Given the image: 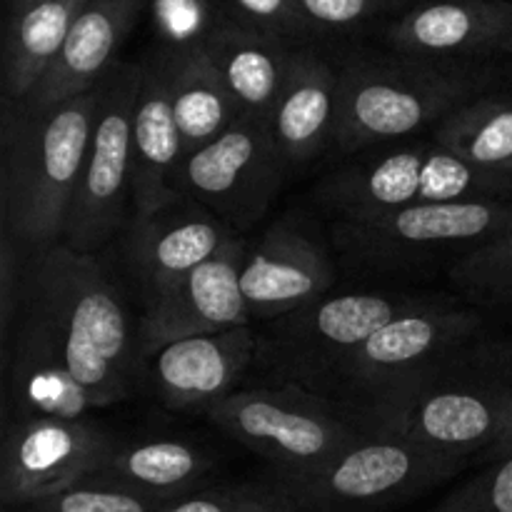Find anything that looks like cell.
I'll return each mask as SVG.
<instances>
[{"mask_svg":"<svg viewBox=\"0 0 512 512\" xmlns=\"http://www.w3.org/2000/svg\"><path fill=\"white\" fill-rule=\"evenodd\" d=\"M100 85L45 110L3 105L0 228L18 240L28 260L63 243L93 133Z\"/></svg>","mask_w":512,"mask_h":512,"instance_id":"6da1fadb","label":"cell"},{"mask_svg":"<svg viewBox=\"0 0 512 512\" xmlns=\"http://www.w3.org/2000/svg\"><path fill=\"white\" fill-rule=\"evenodd\" d=\"M28 295L48 318L93 408L128 400L138 378V333L98 255L55 245L30 260Z\"/></svg>","mask_w":512,"mask_h":512,"instance_id":"7a4b0ae2","label":"cell"},{"mask_svg":"<svg viewBox=\"0 0 512 512\" xmlns=\"http://www.w3.org/2000/svg\"><path fill=\"white\" fill-rule=\"evenodd\" d=\"M493 65H453L403 53H358L338 70V155H358L433 130L445 115L493 90Z\"/></svg>","mask_w":512,"mask_h":512,"instance_id":"3957f363","label":"cell"},{"mask_svg":"<svg viewBox=\"0 0 512 512\" xmlns=\"http://www.w3.org/2000/svg\"><path fill=\"white\" fill-rule=\"evenodd\" d=\"M510 398L512 340L480 335L450 353L370 428L470 460L500 438Z\"/></svg>","mask_w":512,"mask_h":512,"instance_id":"277c9868","label":"cell"},{"mask_svg":"<svg viewBox=\"0 0 512 512\" xmlns=\"http://www.w3.org/2000/svg\"><path fill=\"white\" fill-rule=\"evenodd\" d=\"M483 330L480 308L435 295L430 303L385 323L350 353L325 385L323 398L348 408L370 428L378 415Z\"/></svg>","mask_w":512,"mask_h":512,"instance_id":"5b68a950","label":"cell"},{"mask_svg":"<svg viewBox=\"0 0 512 512\" xmlns=\"http://www.w3.org/2000/svg\"><path fill=\"white\" fill-rule=\"evenodd\" d=\"M480 198L510 200L512 185L465 165L430 133L358 153L315 188V200L333 220Z\"/></svg>","mask_w":512,"mask_h":512,"instance_id":"8992f818","label":"cell"},{"mask_svg":"<svg viewBox=\"0 0 512 512\" xmlns=\"http://www.w3.org/2000/svg\"><path fill=\"white\" fill-rule=\"evenodd\" d=\"M203 418L263 458L278 483L323 468L375 433L343 405L288 383L235 390L205 410Z\"/></svg>","mask_w":512,"mask_h":512,"instance_id":"52a82bcc","label":"cell"},{"mask_svg":"<svg viewBox=\"0 0 512 512\" xmlns=\"http://www.w3.org/2000/svg\"><path fill=\"white\" fill-rule=\"evenodd\" d=\"M510 225L512 198L453 200L365 218L333 220L330 240L355 270L413 273L445 260L453 265Z\"/></svg>","mask_w":512,"mask_h":512,"instance_id":"ba28073f","label":"cell"},{"mask_svg":"<svg viewBox=\"0 0 512 512\" xmlns=\"http://www.w3.org/2000/svg\"><path fill=\"white\" fill-rule=\"evenodd\" d=\"M435 295L408 290H358L323 295L295 313L273 320L263 335L260 363L278 383L323 395L335 370L385 323L430 303Z\"/></svg>","mask_w":512,"mask_h":512,"instance_id":"9c48e42d","label":"cell"},{"mask_svg":"<svg viewBox=\"0 0 512 512\" xmlns=\"http://www.w3.org/2000/svg\"><path fill=\"white\" fill-rule=\"evenodd\" d=\"M470 460L370 433L303 478L278 483L303 512H375L455 478Z\"/></svg>","mask_w":512,"mask_h":512,"instance_id":"30bf717a","label":"cell"},{"mask_svg":"<svg viewBox=\"0 0 512 512\" xmlns=\"http://www.w3.org/2000/svg\"><path fill=\"white\" fill-rule=\"evenodd\" d=\"M140 83L143 63H118L100 85L93 133L63 235V245L78 253L98 255L130 223L133 113Z\"/></svg>","mask_w":512,"mask_h":512,"instance_id":"8fae6325","label":"cell"},{"mask_svg":"<svg viewBox=\"0 0 512 512\" xmlns=\"http://www.w3.org/2000/svg\"><path fill=\"white\" fill-rule=\"evenodd\" d=\"M288 175L270 120L240 115L220 138L185 155L178 193L243 235L265 218Z\"/></svg>","mask_w":512,"mask_h":512,"instance_id":"7c38bea8","label":"cell"},{"mask_svg":"<svg viewBox=\"0 0 512 512\" xmlns=\"http://www.w3.org/2000/svg\"><path fill=\"white\" fill-rule=\"evenodd\" d=\"M118 440L83 420L28 418L3 423L0 450V505L20 510L55 493L93 480Z\"/></svg>","mask_w":512,"mask_h":512,"instance_id":"4fadbf2b","label":"cell"},{"mask_svg":"<svg viewBox=\"0 0 512 512\" xmlns=\"http://www.w3.org/2000/svg\"><path fill=\"white\" fill-rule=\"evenodd\" d=\"M338 280L335 260L313 225L300 213H285L248 248L243 295L250 318L273 320L323 298Z\"/></svg>","mask_w":512,"mask_h":512,"instance_id":"5bb4252c","label":"cell"},{"mask_svg":"<svg viewBox=\"0 0 512 512\" xmlns=\"http://www.w3.org/2000/svg\"><path fill=\"white\" fill-rule=\"evenodd\" d=\"M235 235L233 228L185 195L153 213L130 215L125 228V268L143 308L178 288Z\"/></svg>","mask_w":512,"mask_h":512,"instance_id":"9a60e30c","label":"cell"},{"mask_svg":"<svg viewBox=\"0 0 512 512\" xmlns=\"http://www.w3.org/2000/svg\"><path fill=\"white\" fill-rule=\"evenodd\" d=\"M245 255L248 243L243 235H235L178 288L143 308L138 323L143 360L175 340L250 325L253 318L243 295Z\"/></svg>","mask_w":512,"mask_h":512,"instance_id":"2e32d148","label":"cell"},{"mask_svg":"<svg viewBox=\"0 0 512 512\" xmlns=\"http://www.w3.org/2000/svg\"><path fill=\"white\" fill-rule=\"evenodd\" d=\"M385 38L413 58L490 65L512 53V0H425L390 23Z\"/></svg>","mask_w":512,"mask_h":512,"instance_id":"e0dca14e","label":"cell"},{"mask_svg":"<svg viewBox=\"0 0 512 512\" xmlns=\"http://www.w3.org/2000/svg\"><path fill=\"white\" fill-rule=\"evenodd\" d=\"M3 415L8 420H83L93 413L40 305L25 293L13 343L3 353Z\"/></svg>","mask_w":512,"mask_h":512,"instance_id":"ac0fdd59","label":"cell"},{"mask_svg":"<svg viewBox=\"0 0 512 512\" xmlns=\"http://www.w3.org/2000/svg\"><path fill=\"white\" fill-rule=\"evenodd\" d=\"M263 335L253 325L175 340L148 358L150 383L168 410L198 413L240 390L248 368L260 360Z\"/></svg>","mask_w":512,"mask_h":512,"instance_id":"d6986e66","label":"cell"},{"mask_svg":"<svg viewBox=\"0 0 512 512\" xmlns=\"http://www.w3.org/2000/svg\"><path fill=\"white\" fill-rule=\"evenodd\" d=\"M150 0H88L75 15L63 48L23 108L45 110L98 88Z\"/></svg>","mask_w":512,"mask_h":512,"instance_id":"ffe728a7","label":"cell"},{"mask_svg":"<svg viewBox=\"0 0 512 512\" xmlns=\"http://www.w3.org/2000/svg\"><path fill=\"white\" fill-rule=\"evenodd\" d=\"M185 160L183 135L175 120L163 55L143 63L138 103L133 113V163L130 193L133 213L143 215L173 205L178 193V173Z\"/></svg>","mask_w":512,"mask_h":512,"instance_id":"44dd1931","label":"cell"},{"mask_svg":"<svg viewBox=\"0 0 512 512\" xmlns=\"http://www.w3.org/2000/svg\"><path fill=\"white\" fill-rule=\"evenodd\" d=\"M338 70L315 50L293 48L270 125L290 173H300L333 145Z\"/></svg>","mask_w":512,"mask_h":512,"instance_id":"7402d4cb","label":"cell"},{"mask_svg":"<svg viewBox=\"0 0 512 512\" xmlns=\"http://www.w3.org/2000/svg\"><path fill=\"white\" fill-rule=\"evenodd\" d=\"M205 53L228 88L238 113L270 120L288 73L293 43L223 20L205 45Z\"/></svg>","mask_w":512,"mask_h":512,"instance_id":"603a6c76","label":"cell"},{"mask_svg":"<svg viewBox=\"0 0 512 512\" xmlns=\"http://www.w3.org/2000/svg\"><path fill=\"white\" fill-rule=\"evenodd\" d=\"M210 470L213 458L185 440H118L93 480L130 490L160 505H170L203 490Z\"/></svg>","mask_w":512,"mask_h":512,"instance_id":"cb8c5ba5","label":"cell"},{"mask_svg":"<svg viewBox=\"0 0 512 512\" xmlns=\"http://www.w3.org/2000/svg\"><path fill=\"white\" fill-rule=\"evenodd\" d=\"M88 0H50L10 10L3 43V105H23L48 75Z\"/></svg>","mask_w":512,"mask_h":512,"instance_id":"d4e9b609","label":"cell"},{"mask_svg":"<svg viewBox=\"0 0 512 512\" xmlns=\"http://www.w3.org/2000/svg\"><path fill=\"white\" fill-rule=\"evenodd\" d=\"M160 55L168 70L170 100L183 135L185 155H190L220 138L240 113L205 48L175 55L160 50Z\"/></svg>","mask_w":512,"mask_h":512,"instance_id":"484cf974","label":"cell"},{"mask_svg":"<svg viewBox=\"0 0 512 512\" xmlns=\"http://www.w3.org/2000/svg\"><path fill=\"white\" fill-rule=\"evenodd\" d=\"M430 135L473 170L512 185V93L488 90L468 100Z\"/></svg>","mask_w":512,"mask_h":512,"instance_id":"4316f807","label":"cell"},{"mask_svg":"<svg viewBox=\"0 0 512 512\" xmlns=\"http://www.w3.org/2000/svg\"><path fill=\"white\" fill-rule=\"evenodd\" d=\"M455 293L473 308H512V225L448 268Z\"/></svg>","mask_w":512,"mask_h":512,"instance_id":"83f0119b","label":"cell"},{"mask_svg":"<svg viewBox=\"0 0 512 512\" xmlns=\"http://www.w3.org/2000/svg\"><path fill=\"white\" fill-rule=\"evenodd\" d=\"M150 23L163 53H188L208 45L225 15L215 0H150Z\"/></svg>","mask_w":512,"mask_h":512,"instance_id":"f1b7e54d","label":"cell"},{"mask_svg":"<svg viewBox=\"0 0 512 512\" xmlns=\"http://www.w3.org/2000/svg\"><path fill=\"white\" fill-rule=\"evenodd\" d=\"M160 512H303L285 488L275 485H225L165 505Z\"/></svg>","mask_w":512,"mask_h":512,"instance_id":"f546056e","label":"cell"},{"mask_svg":"<svg viewBox=\"0 0 512 512\" xmlns=\"http://www.w3.org/2000/svg\"><path fill=\"white\" fill-rule=\"evenodd\" d=\"M428 512H512V453L490 460Z\"/></svg>","mask_w":512,"mask_h":512,"instance_id":"4dcf8cb0","label":"cell"},{"mask_svg":"<svg viewBox=\"0 0 512 512\" xmlns=\"http://www.w3.org/2000/svg\"><path fill=\"white\" fill-rule=\"evenodd\" d=\"M163 508L165 505L130 493V490L98 483V480H85L75 488L30 505L23 512H160Z\"/></svg>","mask_w":512,"mask_h":512,"instance_id":"1f68e13d","label":"cell"},{"mask_svg":"<svg viewBox=\"0 0 512 512\" xmlns=\"http://www.w3.org/2000/svg\"><path fill=\"white\" fill-rule=\"evenodd\" d=\"M295 10L313 33H345L380 15L395 13L408 0H293Z\"/></svg>","mask_w":512,"mask_h":512,"instance_id":"d6a6232c","label":"cell"},{"mask_svg":"<svg viewBox=\"0 0 512 512\" xmlns=\"http://www.w3.org/2000/svg\"><path fill=\"white\" fill-rule=\"evenodd\" d=\"M215 3L223 10L225 20L263 30V33L288 40V43L310 35L308 25L298 15L293 0H215Z\"/></svg>","mask_w":512,"mask_h":512,"instance_id":"836d02e7","label":"cell"},{"mask_svg":"<svg viewBox=\"0 0 512 512\" xmlns=\"http://www.w3.org/2000/svg\"><path fill=\"white\" fill-rule=\"evenodd\" d=\"M30 260L18 245V240L0 228V335L3 353L13 343V325H18L28 293Z\"/></svg>","mask_w":512,"mask_h":512,"instance_id":"e575fe53","label":"cell"},{"mask_svg":"<svg viewBox=\"0 0 512 512\" xmlns=\"http://www.w3.org/2000/svg\"><path fill=\"white\" fill-rule=\"evenodd\" d=\"M510 453H512V398H510L508 418H505V425H503V433H500V438L495 440V445L483 455V458L490 463V460L505 458V455H510Z\"/></svg>","mask_w":512,"mask_h":512,"instance_id":"d590c367","label":"cell"},{"mask_svg":"<svg viewBox=\"0 0 512 512\" xmlns=\"http://www.w3.org/2000/svg\"><path fill=\"white\" fill-rule=\"evenodd\" d=\"M38 3H50V0H8V13L10 10H20V8H28V5H38Z\"/></svg>","mask_w":512,"mask_h":512,"instance_id":"8d00e7d4","label":"cell"}]
</instances>
